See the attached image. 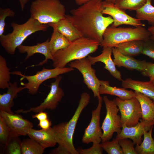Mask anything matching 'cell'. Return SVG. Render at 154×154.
I'll return each mask as SVG.
<instances>
[{
    "mask_svg": "<svg viewBox=\"0 0 154 154\" xmlns=\"http://www.w3.org/2000/svg\"><path fill=\"white\" fill-rule=\"evenodd\" d=\"M102 3V0H90L65 15L82 37L97 40L100 45L104 31L114 22L111 16H103Z\"/></svg>",
    "mask_w": 154,
    "mask_h": 154,
    "instance_id": "6da1fadb",
    "label": "cell"
},
{
    "mask_svg": "<svg viewBox=\"0 0 154 154\" xmlns=\"http://www.w3.org/2000/svg\"><path fill=\"white\" fill-rule=\"evenodd\" d=\"M100 45L97 40L85 37L80 38L71 42L66 48L60 50L53 55L52 66L54 68L65 67L69 63L86 58L95 52Z\"/></svg>",
    "mask_w": 154,
    "mask_h": 154,
    "instance_id": "7a4b0ae2",
    "label": "cell"
},
{
    "mask_svg": "<svg viewBox=\"0 0 154 154\" xmlns=\"http://www.w3.org/2000/svg\"><path fill=\"white\" fill-rule=\"evenodd\" d=\"M11 25L12 32L0 36V42L6 52L11 55L15 54L16 49L28 37L38 31H45L49 27L31 17L23 24L13 22Z\"/></svg>",
    "mask_w": 154,
    "mask_h": 154,
    "instance_id": "3957f363",
    "label": "cell"
},
{
    "mask_svg": "<svg viewBox=\"0 0 154 154\" xmlns=\"http://www.w3.org/2000/svg\"><path fill=\"white\" fill-rule=\"evenodd\" d=\"M90 100V96L88 93L84 92L82 93L78 106L70 120L52 127L57 143L64 148L71 154H79L73 144V135L81 113L88 104Z\"/></svg>",
    "mask_w": 154,
    "mask_h": 154,
    "instance_id": "277c9868",
    "label": "cell"
},
{
    "mask_svg": "<svg viewBox=\"0 0 154 154\" xmlns=\"http://www.w3.org/2000/svg\"><path fill=\"white\" fill-rule=\"evenodd\" d=\"M151 34L144 27H114L111 25L104 31L101 45L103 48L115 47L120 43L134 40L145 41L150 39Z\"/></svg>",
    "mask_w": 154,
    "mask_h": 154,
    "instance_id": "5b68a950",
    "label": "cell"
},
{
    "mask_svg": "<svg viewBox=\"0 0 154 154\" xmlns=\"http://www.w3.org/2000/svg\"><path fill=\"white\" fill-rule=\"evenodd\" d=\"M66 10L60 0H35L30 5L31 17L40 23H56L65 18Z\"/></svg>",
    "mask_w": 154,
    "mask_h": 154,
    "instance_id": "8992f818",
    "label": "cell"
},
{
    "mask_svg": "<svg viewBox=\"0 0 154 154\" xmlns=\"http://www.w3.org/2000/svg\"><path fill=\"white\" fill-rule=\"evenodd\" d=\"M74 70V68L70 67L62 68H56L52 69L43 68L42 70L32 76L25 75L18 71L11 72V74L20 76L21 77V80L24 79L27 80V82H21V85L23 86L25 89L28 90L29 93L34 95L37 93L40 85L44 81L51 78L55 79L60 75Z\"/></svg>",
    "mask_w": 154,
    "mask_h": 154,
    "instance_id": "52a82bcc",
    "label": "cell"
},
{
    "mask_svg": "<svg viewBox=\"0 0 154 154\" xmlns=\"http://www.w3.org/2000/svg\"><path fill=\"white\" fill-rule=\"evenodd\" d=\"M103 100L106 106V114L101 127L103 130L102 142L109 141L114 133L119 134L122 128L120 116L118 114L119 110L115 99L110 100L107 96H104Z\"/></svg>",
    "mask_w": 154,
    "mask_h": 154,
    "instance_id": "ba28073f",
    "label": "cell"
},
{
    "mask_svg": "<svg viewBox=\"0 0 154 154\" xmlns=\"http://www.w3.org/2000/svg\"><path fill=\"white\" fill-rule=\"evenodd\" d=\"M115 100L121 114L120 122L122 126H134L139 122L142 117L140 103L135 97L123 100L118 97Z\"/></svg>",
    "mask_w": 154,
    "mask_h": 154,
    "instance_id": "9c48e42d",
    "label": "cell"
},
{
    "mask_svg": "<svg viewBox=\"0 0 154 154\" xmlns=\"http://www.w3.org/2000/svg\"><path fill=\"white\" fill-rule=\"evenodd\" d=\"M70 67L78 70L82 74L84 82L92 92L94 97L102 100L99 92L100 80L97 77L95 70L92 67V64L87 58H84L72 61L68 64Z\"/></svg>",
    "mask_w": 154,
    "mask_h": 154,
    "instance_id": "30bf717a",
    "label": "cell"
},
{
    "mask_svg": "<svg viewBox=\"0 0 154 154\" xmlns=\"http://www.w3.org/2000/svg\"><path fill=\"white\" fill-rule=\"evenodd\" d=\"M62 78L60 75L55 78V81L52 82L50 86V90L44 101L38 106L31 108L29 110H18L15 112L17 113H27L30 112L38 113L43 111L46 109L52 110H55L64 95L63 89L59 86V83Z\"/></svg>",
    "mask_w": 154,
    "mask_h": 154,
    "instance_id": "8fae6325",
    "label": "cell"
},
{
    "mask_svg": "<svg viewBox=\"0 0 154 154\" xmlns=\"http://www.w3.org/2000/svg\"><path fill=\"white\" fill-rule=\"evenodd\" d=\"M102 7L103 14L109 15L113 19L114 22L111 25L112 27H117L124 25L135 27L145 26L141 20L129 16L125 11L118 7L114 4L103 1Z\"/></svg>",
    "mask_w": 154,
    "mask_h": 154,
    "instance_id": "7c38bea8",
    "label": "cell"
},
{
    "mask_svg": "<svg viewBox=\"0 0 154 154\" xmlns=\"http://www.w3.org/2000/svg\"><path fill=\"white\" fill-rule=\"evenodd\" d=\"M103 101V100H98L97 108L92 111L91 121L85 130L82 139V142L84 143H100L102 141L103 132L100 125V120Z\"/></svg>",
    "mask_w": 154,
    "mask_h": 154,
    "instance_id": "4fadbf2b",
    "label": "cell"
},
{
    "mask_svg": "<svg viewBox=\"0 0 154 154\" xmlns=\"http://www.w3.org/2000/svg\"><path fill=\"white\" fill-rule=\"evenodd\" d=\"M0 116L4 119L10 133L16 135H27L29 130L33 126L32 123L23 119L21 116L17 114H10L0 111Z\"/></svg>",
    "mask_w": 154,
    "mask_h": 154,
    "instance_id": "5bb4252c",
    "label": "cell"
},
{
    "mask_svg": "<svg viewBox=\"0 0 154 154\" xmlns=\"http://www.w3.org/2000/svg\"><path fill=\"white\" fill-rule=\"evenodd\" d=\"M140 122L136 125L128 127L125 125L122 126L121 131L117 134L118 140L125 138L132 140L135 144H140L142 142V136L145 131H148L154 125L153 121H149L141 119Z\"/></svg>",
    "mask_w": 154,
    "mask_h": 154,
    "instance_id": "9a60e30c",
    "label": "cell"
},
{
    "mask_svg": "<svg viewBox=\"0 0 154 154\" xmlns=\"http://www.w3.org/2000/svg\"><path fill=\"white\" fill-rule=\"evenodd\" d=\"M113 61L116 66L123 67L130 70H135L143 72L145 69L147 62L137 60L132 57L124 55L115 47H112Z\"/></svg>",
    "mask_w": 154,
    "mask_h": 154,
    "instance_id": "2e32d148",
    "label": "cell"
},
{
    "mask_svg": "<svg viewBox=\"0 0 154 154\" xmlns=\"http://www.w3.org/2000/svg\"><path fill=\"white\" fill-rule=\"evenodd\" d=\"M49 40L48 39L45 41L41 43H38L37 44L32 46L21 45L17 48L19 52L22 54L27 53V55L25 61L27 60L30 57L37 53L43 55L45 59L40 62L37 66H42L47 63L48 60H53V56L51 54L49 46Z\"/></svg>",
    "mask_w": 154,
    "mask_h": 154,
    "instance_id": "e0dca14e",
    "label": "cell"
},
{
    "mask_svg": "<svg viewBox=\"0 0 154 154\" xmlns=\"http://www.w3.org/2000/svg\"><path fill=\"white\" fill-rule=\"evenodd\" d=\"M112 47H108L103 48L102 53L95 57L88 56L87 58L92 65L97 62H100L105 64L104 68L107 70L114 77L120 81H122L120 72L116 68L113 60L111 57Z\"/></svg>",
    "mask_w": 154,
    "mask_h": 154,
    "instance_id": "ac0fdd59",
    "label": "cell"
},
{
    "mask_svg": "<svg viewBox=\"0 0 154 154\" xmlns=\"http://www.w3.org/2000/svg\"><path fill=\"white\" fill-rule=\"evenodd\" d=\"M27 135L38 143L44 149L48 147H54L57 143L53 127L47 130H37L32 128L29 130Z\"/></svg>",
    "mask_w": 154,
    "mask_h": 154,
    "instance_id": "d6986e66",
    "label": "cell"
},
{
    "mask_svg": "<svg viewBox=\"0 0 154 154\" xmlns=\"http://www.w3.org/2000/svg\"><path fill=\"white\" fill-rule=\"evenodd\" d=\"M122 86L126 89L130 88L148 97L154 102V85L149 81L143 82L127 78L122 80Z\"/></svg>",
    "mask_w": 154,
    "mask_h": 154,
    "instance_id": "ffe728a7",
    "label": "cell"
},
{
    "mask_svg": "<svg viewBox=\"0 0 154 154\" xmlns=\"http://www.w3.org/2000/svg\"><path fill=\"white\" fill-rule=\"evenodd\" d=\"M7 89L6 93L0 94V111L14 114L11 110L13 99L25 88L24 86L18 87L17 82H15L13 83L10 82L9 86Z\"/></svg>",
    "mask_w": 154,
    "mask_h": 154,
    "instance_id": "44dd1931",
    "label": "cell"
},
{
    "mask_svg": "<svg viewBox=\"0 0 154 154\" xmlns=\"http://www.w3.org/2000/svg\"><path fill=\"white\" fill-rule=\"evenodd\" d=\"M48 25L52 27L53 29L49 42V48L53 56L58 50L66 48L71 42L59 31L56 23H50Z\"/></svg>",
    "mask_w": 154,
    "mask_h": 154,
    "instance_id": "7402d4cb",
    "label": "cell"
},
{
    "mask_svg": "<svg viewBox=\"0 0 154 154\" xmlns=\"http://www.w3.org/2000/svg\"><path fill=\"white\" fill-rule=\"evenodd\" d=\"M99 92L100 94H107L116 96L119 98L125 100L135 97L134 92L128 90L126 88L113 87L110 85L109 81L100 80Z\"/></svg>",
    "mask_w": 154,
    "mask_h": 154,
    "instance_id": "603a6c76",
    "label": "cell"
},
{
    "mask_svg": "<svg viewBox=\"0 0 154 154\" xmlns=\"http://www.w3.org/2000/svg\"><path fill=\"white\" fill-rule=\"evenodd\" d=\"M134 92L135 97L140 105L142 112L141 119L147 121H154V102L143 94L136 91Z\"/></svg>",
    "mask_w": 154,
    "mask_h": 154,
    "instance_id": "cb8c5ba5",
    "label": "cell"
},
{
    "mask_svg": "<svg viewBox=\"0 0 154 154\" xmlns=\"http://www.w3.org/2000/svg\"><path fill=\"white\" fill-rule=\"evenodd\" d=\"M144 41L134 40L120 43L115 47L123 54L130 56L142 54Z\"/></svg>",
    "mask_w": 154,
    "mask_h": 154,
    "instance_id": "d4e9b609",
    "label": "cell"
},
{
    "mask_svg": "<svg viewBox=\"0 0 154 154\" xmlns=\"http://www.w3.org/2000/svg\"><path fill=\"white\" fill-rule=\"evenodd\" d=\"M56 24L59 31L70 42L82 37L75 27L66 17Z\"/></svg>",
    "mask_w": 154,
    "mask_h": 154,
    "instance_id": "484cf974",
    "label": "cell"
},
{
    "mask_svg": "<svg viewBox=\"0 0 154 154\" xmlns=\"http://www.w3.org/2000/svg\"><path fill=\"white\" fill-rule=\"evenodd\" d=\"M153 127L144 131L143 141L140 144L136 145L135 148L137 154H154V139L152 135Z\"/></svg>",
    "mask_w": 154,
    "mask_h": 154,
    "instance_id": "4316f807",
    "label": "cell"
},
{
    "mask_svg": "<svg viewBox=\"0 0 154 154\" xmlns=\"http://www.w3.org/2000/svg\"><path fill=\"white\" fill-rule=\"evenodd\" d=\"M151 1V0H148L142 7L136 10V17L141 21H147L154 26V7Z\"/></svg>",
    "mask_w": 154,
    "mask_h": 154,
    "instance_id": "83f0119b",
    "label": "cell"
},
{
    "mask_svg": "<svg viewBox=\"0 0 154 154\" xmlns=\"http://www.w3.org/2000/svg\"><path fill=\"white\" fill-rule=\"evenodd\" d=\"M44 150L38 143L33 139H24L22 141V154H42Z\"/></svg>",
    "mask_w": 154,
    "mask_h": 154,
    "instance_id": "f1b7e54d",
    "label": "cell"
},
{
    "mask_svg": "<svg viewBox=\"0 0 154 154\" xmlns=\"http://www.w3.org/2000/svg\"><path fill=\"white\" fill-rule=\"evenodd\" d=\"M19 136L10 133L7 141L5 145L4 151L6 154H21L22 141Z\"/></svg>",
    "mask_w": 154,
    "mask_h": 154,
    "instance_id": "f546056e",
    "label": "cell"
},
{
    "mask_svg": "<svg viewBox=\"0 0 154 154\" xmlns=\"http://www.w3.org/2000/svg\"><path fill=\"white\" fill-rule=\"evenodd\" d=\"M10 69L7 66L5 59L0 55V88L4 89L8 88L10 85Z\"/></svg>",
    "mask_w": 154,
    "mask_h": 154,
    "instance_id": "4dcf8cb0",
    "label": "cell"
},
{
    "mask_svg": "<svg viewBox=\"0 0 154 154\" xmlns=\"http://www.w3.org/2000/svg\"><path fill=\"white\" fill-rule=\"evenodd\" d=\"M148 0H116L115 5L118 7L125 11L135 10L142 7Z\"/></svg>",
    "mask_w": 154,
    "mask_h": 154,
    "instance_id": "1f68e13d",
    "label": "cell"
},
{
    "mask_svg": "<svg viewBox=\"0 0 154 154\" xmlns=\"http://www.w3.org/2000/svg\"><path fill=\"white\" fill-rule=\"evenodd\" d=\"M103 149L108 154H123L121 148L116 138L111 141H107L100 144Z\"/></svg>",
    "mask_w": 154,
    "mask_h": 154,
    "instance_id": "d6a6232c",
    "label": "cell"
},
{
    "mask_svg": "<svg viewBox=\"0 0 154 154\" xmlns=\"http://www.w3.org/2000/svg\"><path fill=\"white\" fill-rule=\"evenodd\" d=\"M14 12L9 8H0V36L3 35L5 25V20L8 17H13Z\"/></svg>",
    "mask_w": 154,
    "mask_h": 154,
    "instance_id": "836d02e7",
    "label": "cell"
},
{
    "mask_svg": "<svg viewBox=\"0 0 154 154\" xmlns=\"http://www.w3.org/2000/svg\"><path fill=\"white\" fill-rule=\"evenodd\" d=\"M123 154H137L133 141L128 138L118 140Z\"/></svg>",
    "mask_w": 154,
    "mask_h": 154,
    "instance_id": "e575fe53",
    "label": "cell"
},
{
    "mask_svg": "<svg viewBox=\"0 0 154 154\" xmlns=\"http://www.w3.org/2000/svg\"><path fill=\"white\" fill-rule=\"evenodd\" d=\"M10 134V131L7 125L3 118L0 116V141L5 145Z\"/></svg>",
    "mask_w": 154,
    "mask_h": 154,
    "instance_id": "d590c367",
    "label": "cell"
},
{
    "mask_svg": "<svg viewBox=\"0 0 154 154\" xmlns=\"http://www.w3.org/2000/svg\"><path fill=\"white\" fill-rule=\"evenodd\" d=\"M102 149L100 143H94L90 148H78L76 150L79 154H102Z\"/></svg>",
    "mask_w": 154,
    "mask_h": 154,
    "instance_id": "8d00e7d4",
    "label": "cell"
},
{
    "mask_svg": "<svg viewBox=\"0 0 154 154\" xmlns=\"http://www.w3.org/2000/svg\"><path fill=\"white\" fill-rule=\"evenodd\" d=\"M142 54L154 60V43L150 39L144 41Z\"/></svg>",
    "mask_w": 154,
    "mask_h": 154,
    "instance_id": "74e56055",
    "label": "cell"
},
{
    "mask_svg": "<svg viewBox=\"0 0 154 154\" xmlns=\"http://www.w3.org/2000/svg\"><path fill=\"white\" fill-rule=\"evenodd\" d=\"M143 75L149 78L150 81L154 80V63L147 62L145 70L142 73Z\"/></svg>",
    "mask_w": 154,
    "mask_h": 154,
    "instance_id": "f35d334b",
    "label": "cell"
},
{
    "mask_svg": "<svg viewBox=\"0 0 154 154\" xmlns=\"http://www.w3.org/2000/svg\"><path fill=\"white\" fill-rule=\"evenodd\" d=\"M51 122L48 118L46 119L39 121L38 126L42 129L47 130L49 129L52 125Z\"/></svg>",
    "mask_w": 154,
    "mask_h": 154,
    "instance_id": "ab89813d",
    "label": "cell"
},
{
    "mask_svg": "<svg viewBox=\"0 0 154 154\" xmlns=\"http://www.w3.org/2000/svg\"><path fill=\"white\" fill-rule=\"evenodd\" d=\"M49 154H71L70 152L62 146L59 145L56 148L51 151Z\"/></svg>",
    "mask_w": 154,
    "mask_h": 154,
    "instance_id": "60d3db41",
    "label": "cell"
},
{
    "mask_svg": "<svg viewBox=\"0 0 154 154\" xmlns=\"http://www.w3.org/2000/svg\"><path fill=\"white\" fill-rule=\"evenodd\" d=\"M32 117L34 118H36L39 121H40L48 118V115L46 112L42 111L33 115Z\"/></svg>",
    "mask_w": 154,
    "mask_h": 154,
    "instance_id": "b9f144b4",
    "label": "cell"
},
{
    "mask_svg": "<svg viewBox=\"0 0 154 154\" xmlns=\"http://www.w3.org/2000/svg\"><path fill=\"white\" fill-rule=\"evenodd\" d=\"M147 29L151 34L150 39L154 43V26H151Z\"/></svg>",
    "mask_w": 154,
    "mask_h": 154,
    "instance_id": "7bdbcfd3",
    "label": "cell"
},
{
    "mask_svg": "<svg viewBox=\"0 0 154 154\" xmlns=\"http://www.w3.org/2000/svg\"><path fill=\"white\" fill-rule=\"evenodd\" d=\"M20 3L21 9L23 11L25 5L28 3L29 0H18Z\"/></svg>",
    "mask_w": 154,
    "mask_h": 154,
    "instance_id": "ee69618b",
    "label": "cell"
},
{
    "mask_svg": "<svg viewBox=\"0 0 154 154\" xmlns=\"http://www.w3.org/2000/svg\"><path fill=\"white\" fill-rule=\"evenodd\" d=\"M76 3L79 5H82L90 0H74Z\"/></svg>",
    "mask_w": 154,
    "mask_h": 154,
    "instance_id": "f6af8a7d",
    "label": "cell"
},
{
    "mask_svg": "<svg viewBox=\"0 0 154 154\" xmlns=\"http://www.w3.org/2000/svg\"><path fill=\"white\" fill-rule=\"evenodd\" d=\"M115 0H104V1L108 3L114 4Z\"/></svg>",
    "mask_w": 154,
    "mask_h": 154,
    "instance_id": "bcb514c9",
    "label": "cell"
},
{
    "mask_svg": "<svg viewBox=\"0 0 154 154\" xmlns=\"http://www.w3.org/2000/svg\"><path fill=\"white\" fill-rule=\"evenodd\" d=\"M152 83H153V85H154V80L152 82Z\"/></svg>",
    "mask_w": 154,
    "mask_h": 154,
    "instance_id": "7dc6e473",
    "label": "cell"
},
{
    "mask_svg": "<svg viewBox=\"0 0 154 154\" xmlns=\"http://www.w3.org/2000/svg\"></svg>",
    "mask_w": 154,
    "mask_h": 154,
    "instance_id": "c3c4849f",
    "label": "cell"
}]
</instances>
